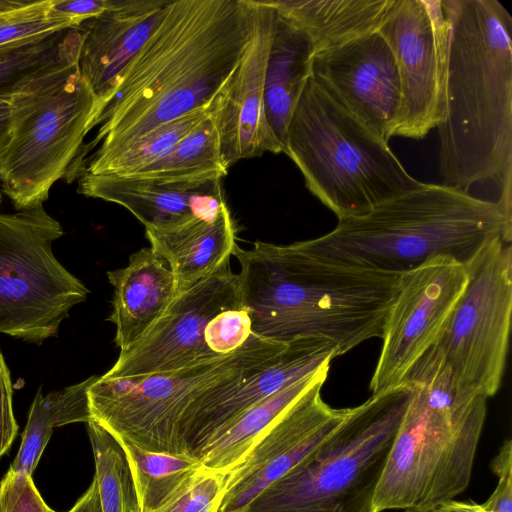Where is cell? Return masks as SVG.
Here are the masks:
<instances>
[{"mask_svg": "<svg viewBox=\"0 0 512 512\" xmlns=\"http://www.w3.org/2000/svg\"><path fill=\"white\" fill-rule=\"evenodd\" d=\"M254 31L253 0L169 1L96 121L81 160L98 164L150 130L208 107L239 64Z\"/></svg>", "mask_w": 512, "mask_h": 512, "instance_id": "1", "label": "cell"}, {"mask_svg": "<svg viewBox=\"0 0 512 512\" xmlns=\"http://www.w3.org/2000/svg\"><path fill=\"white\" fill-rule=\"evenodd\" d=\"M447 20L439 170L465 192L493 181L511 217L512 16L498 0H442Z\"/></svg>", "mask_w": 512, "mask_h": 512, "instance_id": "2", "label": "cell"}, {"mask_svg": "<svg viewBox=\"0 0 512 512\" xmlns=\"http://www.w3.org/2000/svg\"><path fill=\"white\" fill-rule=\"evenodd\" d=\"M241 302L253 334L290 343L323 339L343 355L362 342L382 338L400 275L358 269L319 259L297 243L237 244Z\"/></svg>", "mask_w": 512, "mask_h": 512, "instance_id": "3", "label": "cell"}, {"mask_svg": "<svg viewBox=\"0 0 512 512\" xmlns=\"http://www.w3.org/2000/svg\"><path fill=\"white\" fill-rule=\"evenodd\" d=\"M512 218L496 201L428 184L367 214L338 221L329 233L296 242L334 264L401 275L438 256L462 264L490 240L511 242Z\"/></svg>", "mask_w": 512, "mask_h": 512, "instance_id": "4", "label": "cell"}, {"mask_svg": "<svg viewBox=\"0 0 512 512\" xmlns=\"http://www.w3.org/2000/svg\"><path fill=\"white\" fill-rule=\"evenodd\" d=\"M412 395L375 500V512L433 508L469 485L487 414V397L458 384L432 346L405 380Z\"/></svg>", "mask_w": 512, "mask_h": 512, "instance_id": "5", "label": "cell"}, {"mask_svg": "<svg viewBox=\"0 0 512 512\" xmlns=\"http://www.w3.org/2000/svg\"><path fill=\"white\" fill-rule=\"evenodd\" d=\"M81 39L80 27L61 56L9 98L0 189L16 211L43 204L58 180L79 175L84 138L99 115L78 68Z\"/></svg>", "mask_w": 512, "mask_h": 512, "instance_id": "6", "label": "cell"}, {"mask_svg": "<svg viewBox=\"0 0 512 512\" xmlns=\"http://www.w3.org/2000/svg\"><path fill=\"white\" fill-rule=\"evenodd\" d=\"M305 185L338 220L423 188L381 139L310 76L291 117L285 146Z\"/></svg>", "mask_w": 512, "mask_h": 512, "instance_id": "7", "label": "cell"}, {"mask_svg": "<svg viewBox=\"0 0 512 512\" xmlns=\"http://www.w3.org/2000/svg\"><path fill=\"white\" fill-rule=\"evenodd\" d=\"M412 395L403 382L372 395L242 512H375V494Z\"/></svg>", "mask_w": 512, "mask_h": 512, "instance_id": "8", "label": "cell"}, {"mask_svg": "<svg viewBox=\"0 0 512 512\" xmlns=\"http://www.w3.org/2000/svg\"><path fill=\"white\" fill-rule=\"evenodd\" d=\"M288 344L254 334L224 357L178 370L135 378L98 376L88 388L92 420L118 441L147 451L183 455L177 424L184 410L209 387L267 367Z\"/></svg>", "mask_w": 512, "mask_h": 512, "instance_id": "9", "label": "cell"}, {"mask_svg": "<svg viewBox=\"0 0 512 512\" xmlns=\"http://www.w3.org/2000/svg\"><path fill=\"white\" fill-rule=\"evenodd\" d=\"M63 234L43 204L0 213V333L41 345L86 300L89 290L52 252Z\"/></svg>", "mask_w": 512, "mask_h": 512, "instance_id": "10", "label": "cell"}, {"mask_svg": "<svg viewBox=\"0 0 512 512\" xmlns=\"http://www.w3.org/2000/svg\"><path fill=\"white\" fill-rule=\"evenodd\" d=\"M465 267L467 286L434 346L459 385L489 398L501 386L509 346L511 242L488 241Z\"/></svg>", "mask_w": 512, "mask_h": 512, "instance_id": "11", "label": "cell"}, {"mask_svg": "<svg viewBox=\"0 0 512 512\" xmlns=\"http://www.w3.org/2000/svg\"><path fill=\"white\" fill-rule=\"evenodd\" d=\"M467 283L465 265L449 256L400 275L370 382L372 395L403 383L414 363L438 342Z\"/></svg>", "mask_w": 512, "mask_h": 512, "instance_id": "12", "label": "cell"}, {"mask_svg": "<svg viewBox=\"0 0 512 512\" xmlns=\"http://www.w3.org/2000/svg\"><path fill=\"white\" fill-rule=\"evenodd\" d=\"M378 31L394 53L400 78L394 136L422 139L442 116L447 44L442 0H395Z\"/></svg>", "mask_w": 512, "mask_h": 512, "instance_id": "13", "label": "cell"}, {"mask_svg": "<svg viewBox=\"0 0 512 512\" xmlns=\"http://www.w3.org/2000/svg\"><path fill=\"white\" fill-rule=\"evenodd\" d=\"M241 304L238 274L227 263L176 294L161 317L137 342L120 352L103 376L143 377L218 359L204 344L206 325L221 311Z\"/></svg>", "mask_w": 512, "mask_h": 512, "instance_id": "14", "label": "cell"}, {"mask_svg": "<svg viewBox=\"0 0 512 512\" xmlns=\"http://www.w3.org/2000/svg\"><path fill=\"white\" fill-rule=\"evenodd\" d=\"M317 382L290 406L225 474L218 512H242L262 491L286 475L348 416L321 397Z\"/></svg>", "mask_w": 512, "mask_h": 512, "instance_id": "15", "label": "cell"}, {"mask_svg": "<svg viewBox=\"0 0 512 512\" xmlns=\"http://www.w3.org/2000/svg\"><path fill=\"white\" fill-rule=\"evenodd\" d=\"M337 347L323 339H300L270 365L239 384L218 383L199 395L177 424L181 451L199 461L203 450L247 410L297 380L330 365Z\"/></svg>", "mask_w": 512, "mask_h": 512, "instance_id": "16", "label": "cell"}, {"mask_svg": "<svg viewBox=\"0 0 512 512\" xmlns=\"http://www.w3.org/2000/svg\"><path fill=\"white\" fill-rule=\"evenodd\" d=\"M311 77L381 139L394 136L400 78L394 53L379 31L316 53Z\"/></svg>", "mask_w": 512, "mask_h": 512, "instance_id": "17", "label": "cell"}, {"mask_svg": "<svg viewBox=\"0 0 512 512\" xmlns=\"http://www.w3.org/2000/svg\"><path fill=\"white\" fill-rule=\"evenodd\" d=\"M254 31L232 74L209 105L228 169L241 159L281 153L265 119L264 83L274 32L275 10L267 1L253 0Z\"/></svg>", "mask_w": 512, "mask_h": 512, "instance_id": "18", "label": "cell"}, {"mask_svg": "<svg viewBox=\"0 0 512 512\" xmlns=\"http://www.w3.org/2000/svg\"><path fill=\"white\" fill-rule=\"evenodd\" d=\"M168 2L115 0L110 9L81 25L78 68L97 99L98 118L126 68L158 26Z\"/></svg>", "mask_w": 512, "mask_h": 512, "instance_id": "19", "label": "cell"}, {"mask_svg": "<svg viewBox=\"0 0 512 512\" xmlns=\"http://www.w3.org/2000/svg\"><path fill=\"white\" fill-rule=\"evenodd\" d=\"M222 178L163 180L136 175H79L77 192L123 206L145 229L166 227L193 216L213 217L225 204Z\"/></svg>", "mask_w": 512, "mask_h": 512, "instance_id": "20", "label": "cell"}, {"mask_svg": "<svg viewBox=\"0 0 512 512\" xmlns=\"http://www.w3.org/2000/svg\"><path fill=\"white\" fill-rule=\"evenodd\" d=\"M107 276L114 287L108 320L116 327L114 342L122 352L165 312L176 296L175 280L168 263L151 247L138 250L126 267Z\"/></svg>", "mask_w": 512, "mask_h": 512, "instance_id": "21", "label": "cell"}, {"mask_svg": "<svg viewBox=\"0 0 512 512\" xmlns=\"http://www.w3.org/2000/svg\"><path fill=\"white\" fill-rule=\"evenodd\" d=\"M150 247L169 265L176 294L215 273L236 245V229L225 203L213 217L193 216L175 224L145 229Z\"/></svg>", "mask_w": 512, "mask_h": 512, "instance_id": "22", "label": "cell"}, {"mask_svg": "<svg viewBox=\"0 0 512 512\" xmlns=\"http://www.w3.org/2000/svg\"><path fill=\"white\" fill-rule=\"evenodd\" d=\"M314 55L310 38L275 11L274 32L265 73L264 113L267 125L282 152L285 151L288 126L294 109L311 76Z\"/></svg>", "mask_w": 512, "mask_h": 512, "instance_id": "23", "label": "cell"}, {"mask_svg": "<svg viewBox=\"0 0 512 512\" xmlns=\"http://www.w3.org/2000/svg\"><path fill=\"white\" fill-rule=\"evenodd\" d=\"M302 30L315 54L376 32L395 0H266Z\"/></svg>", "mask_w": 512, "mask_h": 512, "instance_id": "24", "label": "cell"}, {"mask_svg": "<svg viewBox=\"0 0 512 512\" xmlns=\"http://www.w3.org/2000/svg\"><path fill=\"white\" fill-rule=\"evenodd\" d=\"M329 366L297 380L243 413L203 450L199 458L202 466L226 474L277 418L317 382L326 380Z\"/></svg>", "mask_w": 512, "mask_h": 512, "instance_id": "25", "label": "cell"}, {"mask_svg": "<svg viewBox=\"0 0 512 512\" xmlns=\"http://www.w3.org/2000/svg\"><path fill=\"white\" fill-rule=\"evenodd\" d=\"M94 375L75 385L52 391L43 396L38 389L29 410L18 453L9 470L32 477L53 429L72 423H88L92 417L88 388Z\"/></svg>", "mask_w": 512, "mask_h": 512, "instance_id": "26", "label": "cell"}, {"mask_svg": "<svg viewBox=\"0 0 512 512\" xmlns=\"http://www.w3.org/2000/svg\"><path fill=\"white\" fill-rule=\"evenodd\" d=\"M118 442L127 459L140 512H153L169 503L204 469L200 461L188 455L152 452Z\"/></svg>", "mask_w": 512, "mask_h": 512, "instance_id": "27", "label": "cell"}, {"mask_svg": "<svg viewBox=\"0 0 512 512\" xmlns=\"http://www.w3.org/2000/svg\"><path fill=\"white\" fill-rule=\"evenodd\" d=\"M227 172L218 132L209 112L167 155L130 175L176 181L223 178Z\"/></svg>", "mask_w": 512, "mask_h": 512, "instance_id": "28", "label": "cell"}, {"mask_svg": "<svg viewBox=\"0 0 512 512\" xmlns=\"http://www.w3.org/2000/svg\"><path fill=\"white\" fill-rule=\"evenodd\" d=\"M87 424L103 512H140L125 453L94 420Z\"/></svg>", "mask_w": 512, "mask_h": 512, "instance_id": "29", "label": "cell"}, {"mask_svg": "<svg viewBox=\"0 0 512 512\" xmlns=\"http://www.w3.org/2000/svg\"><path fill=\"white\" fill-rule=\"evenodd\" d=\"M209 112V106L203 107L162 124L114 156L98 164L86 166L81 173L125 175L141 170L167 155L183 137L209 115Z\"/></svg>", "mask_w": 512, "mask_h": 512, "instance_id": "30", "label": "cell"}, {"mask_svg": "<svg viewBox=\"0 0 512 512\" xmlns=\"http://www.w3.org/2000/svg\"><path fill=\"white\" fill-rule=\"evenodd\" d=\"M80 27L0 46V99H9L25 82L57 60Z\"/></svg>", "mask_w": 512, "mask_h": 512, "instance_id": "31", "label": "cell"}, {"mask_svg": "<svg viewBox=\"0 0 512 512\" xmlns=\"http://www.w3.org/2000/svg\"><path fill=\"white\" fill-rule=\"evenodd\" d=\"M51 5L52 0H0V46L81 26Z\"/></svg>", "mask_w": 512, "mask_h": 512, "instance_id": "32", "label": "cell"}, {"mask_svg": "<svg viewBox=\"0 0 512 512\" xmlns=\"http://www.w3.org/2000/svg\"><path fill=\"white\" fill-rule=\"evenodd\" d=\"M251 319L243 304L221 311L206 325L204 344L214 358L228 355L252 336Z\"/></svg>", "mask_w": 512, "mask_h": 512, "instance_id": "33", "label": "cell"}, {"mask_svg": "<svg viewBox=\"0 0 512 512\" xmlns=\"http://www.w3.org/2000/svg\"><path fill=\"white\" fill-rule=\"evenodd\" d=\"M225 486V474L205 468L169 503L153 512H218Z\"/></svg>", "mask_w": 512, "mask_h": 512, "instance_id": "34", "label": "cell"}, {"mask_svg": "<svg viewBox=\"0 0 512 512\" xmlns=\"http://www.w3.org/2000/svg\"><path fill=\"white\" fill-rule=\"evenodd\" d=\"M0 512H54L43 500L33 478L8 469L0 481Z\"/></svg>", "mask_w": 512, "mask_h": 512, "instance_id": "35", "label": "cell"}, {"mask_svg": "<svg viewBox=\"0 0 512 512\" xmlns=\"http://www.w3.org/2000/svg\"><path fill=\"white\" fill-rule=\"evenodd\" d=\"M490 468L498 483L490 497L481 504L488 512H512V442L507 439L492 459Z\"/></svg>", "mask_w": 512, "mask_h": 512, "instance_id": "36", "label": "cell"}, {"mask_svg": "<svg viewBox=\"0 0 512 512\" xmlns=\"http://www.w3.org/2000/svg\"><path fill=\"white\" fill-rule=\"evenodd\" d=\"M17 431L10 373L0 351V458L10 449Z\"/></svg>", "mask_w": 512, "mask_h": 512, "instance_id": "37", "label": "cell"}, {"mask_svg": "<svg viewBox=\"0 0 512 512\" xmlns=\"http://www.w3.org/2000/svg\"><path fill=\"white\" fill-rule=\"evenodd\" d=\"M114 2L115 0H52L51 9L82 25L110 9Z\"/></svg>", "mask_w": 512, "mask_h": 512, "instance_id": "38", "label": "cell"}, {"mask_svg": "<svg viewBox=\"0 0 512 512\" xmlns=\"http://www.w3.org/2000/svg\"><path fill=\"white\" fill-rule=\"evenodd\" d=\"M67 512H103L99 487L95 477L93 478L86 492L77 500L74 506Z\"/></svg>", "mask_w": 512, "mask_h": 512, "instance_id": "39", "label": "cell"}, {"mask_svg": "<svg viewBox=\"0 0 512 512\" xmlns=\"http://www.w3.org/2000/svg\"><path fill=\"white\" fill-rule=\"evenodd\" d=\"M431 512H488L481 504L473 501H456L450 500L437 507L433 508Z\"/></svg>", "mask_w": 512, "mask_h": 512, "instance_id": "40", "label": "cell"}, {"mask_svg": "<svg viewBox=\"0 0 512 512\" xmlns=\"http://www.w3.org/2000/svg\"><path fill=\"white\" fill-rule=\"evenodd\" d=\"M9 136V99L0 100V156L6 146ZM2 192L0 189V204Z\"/></svg>", "mask_w": 512, "mask_h": 512, "instance_id": "41", "label": "cell"}, {"mask_svg": "<svg viewBox=\"0 0 512 512\" xmlns=\"http://www.w3.org/2000/svg\"><path fill=\"white\" fill-rule=\"evenodd\" d=\"M403 512H431V510H420V509L410 508V509H405Z\"/></svg>", "mask_w": 512, "mask_h": 512, "instance_id": "42", "label": "cell"}, {"mask_svg": "<svg viewBox=\"0 0 512 512\" xmlns=\"http://www.w3.org/2000/svg\"><path fill=\"white\" fill-rule=\"evenodd\" d=\"M1 100V99H0Z\"/></svg>", "mask_w": 512, "mask_h": 512, "instance_id": "43", "label": "cell"}]
</instances>
